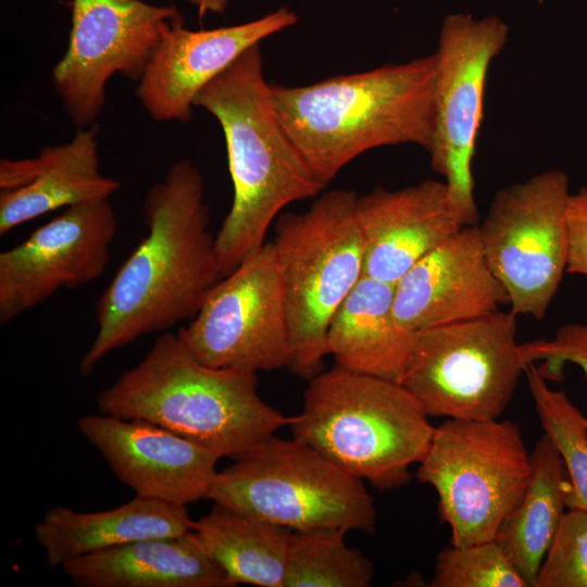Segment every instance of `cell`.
<instances>
[{
    "label": "cell",
    "mask_w": 587,
    "mask_h": 587,
    "mask_svg": "<svg viewBox=\"0 0 587 587\" xmlns=\"http://www.w3.org/2000/svg\"><path fill=\"white\" fill-rule=\"evenodd\" d=\"M203 193V176L187 159L147 191V234L97 301V333L78 363L83 376L141 336L190 321L223 278Z\"/></svg>",
    "instance_id": "cell-1"
},
{
    "label": "cell",
    "mask_w": 587,
    "mask_h": 587,
    "mask_svg": "<svg viewBox=\"0 0 587 587\" xmlns=\"http://www.w3.org/2000/svg\"><path fill=\"white\" fill-rule=\"evenodd\" d=\"M435 53L401 64L288 87L270 84L274 109L326 187L353 159L378 147L429 150L435 132Z\"/></svg>",
    "instance_id": "cell-2"
},
{
    "label": "cell",
    "mask_w": 587,
    "mask_h": 587,
    "mask_svg": "<svg viewBox=\"0 0 587 587\" xmlns=\"http://www.w3.org/2000/svg\"><path fill=\"white\" fill-rule=\"evenodd\" d=\"M224 134L234 198L215 236L223 277L262 247L288 204L317 196L316 178L284 128L262 70L260 45L243 52L196 97Z\"/></svg>",
    "instance_id": "cell-3"
},
{
    "label": "cell",
    "mask_w": 587,
    "mask_h": 587,
    "mask_svg": "<svg viewBox=\"0 0 587 587\" xmlns=\"http://www.w3.org/2000/svg\"><path fill=\"white\" fill-rule=\"evenodd\" d=\"M257 386V373L209 366L178 330H167L96 403L100 413L147 421L237 459L292 421L267 404Z\"/></svg>",
    "instance_id": "cell-4"
},
{
    "label": "cell",
    "mask_w": 587,
    "mask_h": 587,
    "mask_svg": "<svg viewBox=\"0 0 587 587\" xmlns=\"http://www.w3.org/2000/svg\"><path fill=\"white\" fill-rule=\"evenodd\" d=\"M309 380L292 436L378 489L405 485L435 430L420 402L396 382L337 365Z\"/></svg>",
    "instance_id": "cell-5"
},
{
    "label": "cell",
    "mask_w": 587,
    "mask_h": 587,
    "mask_svg": "<svg viewBox=\"0 0 587 587\" xmlns=\"http://www.w3.org/2000/svg\"><path fill=\"white\" fill-rule=\"evenodd\" d=\"M357 198L352 190H330L307 211L276 221L272 243L285 294L288 369L302 378L322 372L329 322L364 275Z\"/></svg>",
    "instance_id": "cell-6"
},
{
    "label": "cell",
    "mask_w": 587,
    "mask_h": 587,
    "mask_svg": "<svg viewBox=\"0 0 587 587\" xmlns=\"http://www.w3.org/2000/svg\"><path fill=\"white\" fill-rule=\"evenodd\" d=\"M218 471L214 504L290 529L373 532L374 501L363 479L313 447L274 436Z\"/></svg>",
    "instance_id": "cell-7"
},
{
    "label": "cell",
    "mask_w": 587,
    "mask_h": 587,
    "mask_svg": "<svg viewBox=\"0 0 587 587\" xmlns=\"http://www.w3.org/2000/svg\"><path fill=\"white\" fill-rule=\"evenodd\" d=\"M530 473L532 452L516 423L446 419L435 427L416 477L436 490L450 544L466 546L494 540Z\"/></svg>",
    "instance_id": "cell-8"
},
{
    "label": "cell",
    "mask_w": 587,
    "mask_h": 587,
    "mask_svg": "<svg viewBox=\"0 0 587 587\" xmlns=\"http://www.w3.org/2000/svg\"><path fill=\"white\" fill-rule=\"evenodd\" d=\"M516 333V315L501 310L415 332L398 384L428 416L499 419L526 367Z\"/></svg>",
    "instance_id": "cell-9"
},
{
    "label": "cell",
    "mask_w": 587,
    "mask_h": 587,
    "mask_svg": "<svg viewBox=\"0 0 587 587\" xmlns=\"http://www.w3.org/2000/svg\"><path fill=\"white\" fill-rule=\"evenodd\" d=\"M570 195L566 173L546 171L500 189L477 225L515 315L544 319L566 273Z\"/></svg>",
    "instance_id": "cell-10"
},
{
    "label": "cell",
    "mask_w": 587,
    "mask_h": 587,
    "mask_svg": "<svg viewBox=\"0 0 587 587\" xmlns=\"http://www.w3.org/2000/svg\"><path fill=\"white\" fill-rule=\"evenodd\" d=\"M509 28L497 16L450 14L442 22L436 58L432 168L445 178L452 211L464 226L477 225L472 161L483 120L491 61Z\"/></svg>",
    "instance_id": "cell-11"
},
{
    "label": "cell",
    "mask_w": 587,
    "mask_h": 587,
    "mask_svg": "<svg viewBox=\"0 0 587 587\" xmlns=\"http://www.w3.org/2000/svg\"><path fill=\"white\" fill-rule=\"evenodd\" d=\"M178 333L212 367L251 373L288 367V319L272 241L224 276Z\"/></svg>",
    "instance_id": "cell-12"
},
{
    "label": "cell",
    "mask_w": 587,
    "mask_h": 587,
    "mask_svg": "<svg viewBox=\"0 0 587 587\" xmlns=\"http://www.w3.org/2000/svg\"><path fill=\"white\" fill-rule=\"evenodd\" d=\"M179 18L175 7L141 0H72L68 43L52 70V83L78 129L95 125L113 75L141 78L164 34Z\"/></svg>",
    "instance_id": "cell-13"
},
{
    "label": "cell",
    "mask_w": 587,
    "mask_h": 587,
    "mask_svg": "<svg viewBox=\"0 0 587 587\" xmlns=\"http://www.w3.org/2000/svg\"><path fill=\"white\" fill-rule=\"evenodd\" d=\"M117 220L109 200L71 205L0 253V323L36 308L62 288L102 276Z\"/></svg>",
    "instance_id": "cell-14"
},
{
    "label": "cell",
    "mask_w": 587,
    "mask_h": 587,
    "mask_svg": "<svg viewBox=\"0 0 587 587\" xmlns=\"http://www.w3.org/2000/svg\"><path fill=\"white\" fill-rule=\"evenodd\" d=\"M77 428L135 496L185 507L208 499L218 473L215 452L141 420L89 414Z\"/></svg>",
    "instance_id": "cell-15"
},
{
    "label": "cell",
    "mask_w": 587,
    "mask_h": 587,
    "mask_svg": "<svg viewBox=\"0 0 587 587\" xmlns=\"http://www.w3.org/2000/svg\"><path fill=\"white\" fill-rule=\"evenodd\" d=\"M297 22L285 7L258 20L192 30L175 21L138 80L136 96L158 122H187L198 93L253 46Z\"/></svg>",
    "instance_id": "cell-16"
},
{
    "label": "cell",
    "mask_w": 587,
    "mask_h": 587,
    "mask_svg": "<svg viewBox=\"0 0 587 587\" xmlns=\"http://www.w3.org/2000/svg\"><path fill=\"white\" fill-rule=\"evenodd\" d=\"M509 302L474 225L464 226L404 273L395 284L394 313L402 328L415 333L483 316Z\"/></svg>",
    "instance_id": "cell-17"
},
{
    "label": "cell",
    "mask_w": 587,
    "mask_h": 587,
    "mask_svg": "<svg viewBox=\"0 0 587 587\" xmlns=\"http://www.w3.org/2000/svg\"><path fill=\"white\" fill-rule=\"evenodd\" d=\"M364 274L396 284L412 265L464 225L445 182L426 179L398 190L376 188L357 198Z\"/></svg>",
    "instance_id": "cell-18"
},
{
    "label": "cell",
    "mask_w": 587,
    "mask_h": 587,
    "mask_svg": "<svg viewBox=\"0 0 587 587\" xmlns=\"http://www.w3.org/2000/svg\"><path fill=\"white\" fill-rule=\"evenodd\" d=\"M98 127L29 159L0 162V236L60 208L109 200L121 183L100 172Z\"/></svg>",
    "instance_id": "cell-19"
},
{
    "label": "cell",
    "mask_w": 587,
    "mask_h": 587,
    "mask_svg": "<svg viewBox=\"0 0 587 587\" xmlns=\"http://www.w3.org/2000/svg\"><path fill=\"white\" fill-rule=\"evenodd\" d=\"M187 507L135 496L118 507L80 512L58 505L47 511L34 528L35 539L49 566L66 563L125 544L177 536L192 530Z\"/></svg>",
    "instance_id": "cell-20"
},
{
    "label": "cell",
    "mask_w": 587,
    "mask_h": 587,
    "mask_svg": "<svg viewBox=\"0 0 587 587\" xmlns=\"http://www.w3.org/2000/svg\"><path fill=\"white\" fill-rule=\"evenodd\" d=\"M62 569L79 587H233L192 530L83 555Z\"/></svg>",
    "instance_id": "cell-21"
},
{
    "label": "cell",
    "mask_w": 587,
    "mask_h": 587,
    "mask_svg": "<svg viewBox=\"0 0 587 587\" xmlns=\"http://www.w3.org/2000/svg\"><path fill=\"white\" fill-rule=\"evenodd\" d=\"M395 284L363 275L333 315L326 335L336 365L398 383L414 333L394 313Z\"/></svg>",
    "instance_id": "cell-22"
},
{
    "label": "cell",
    "mask_w": 587,
    "mask_h": 587,
    "mask_svg": "<svg viewBox=\"0 0 587 587\" xmlns=\"http://www.w3.org/2000/svg\"><path fill=\"white\" fill-rule=\"evenodd\" d=\"M570 492L565 466L544 434L532 451L528 485L494 538L528 587H536L542 560L567 509Z\"/></svg>",
    "instance_id": "cell-23"
},
{
    "label": "cell",
    "mask_w": 587,
    "mask_h": 587,
    "mask_svg": "<svg viewBox=\"0 0 587 587\" xmlns=\"http://www.w3.org/2000/svg\"><path fill=\"white\" fill-rule=\"evenodd\" d=\"M192 533L233 586L284 587L292 530L213 503Z\"/></svg>",
    "instance_id": "cell-24"
},
{
    "label": "cell",
    "mask_w": 587,
    "mask_h": 587,
    "mask_svg": "<svg viewBox=\"0 0 587 587\" xmlns=\"http://www.w3.org/2000/svg\"><path fill=\"white\" fill-rule=\"evenodd\" d=\"M342 529L292 532L284 587H369L374 567Z\"/></svg>",
    "instance_id": "cell-25"
},
{
    "label": "cell",
    "mask_w": 587,
    "mask_h": 587,
    "mask_svg": "<svg viewBox=\"0 0 587 587\" xmlns=\"http://www.w3.org/2000/svg\"><path fill=\"white\" fill-rule=\"evenodd\" d=\"M524 375L545 435L567 472L571 492L566 507L587 511V417L564 391L548 385L534 363L526 365Z\"/></svg>",
    "instance_id": "cell-26"
},
{
    "label": "cell",
    "mask_w": 587,
    "mask_h": 587,
    "mask_svg": "<svg viewBox=\"0 0 587 587\" xmlns=\"http://www.w3.org/2000/svg\"><path fill=\"white\" fill-rule=\"evenodd\" d=\"M429 587H528L495 540L444 548Z\"/></svg>",
    "instance_id": "cell-27"
},
{
    "label": "cell",
    "mask_w": 587,
    "mask_h": 587,
    "mask_svg": "<svg viewBox=\"0 0 587 587\" xmlns=\"http://www.w3.org/2000/svg\"><path fill=\"white\" fill-rule=\"evenodd\" d=\"M536 587H587V511L564 512L542 560Z\"/></svg>",
    "instance_id": "cell-28"
},
{
    "label": "cell",
    "mask_w": 587,
    "mask_h": 587,
    "mask_svg": "<svg viewBox=\"0 0 587 587\" xmlns=\"http://www.w3.org/2000/svg\"><path fill=\"white\" fill-rule=\"evenodd\" d=\"M520 349L526 365L546 361L542 367L548 369L553 378L561 374L565 363L579 366L587 376V324H564L552 338L520 344Z\"/></svg>",
    "instance_id": "cell-29"
},
{
    "label": "cell",
    "mask_w": 587,
    "mask_h": 587,
    "mask_svg": "<svg viewBox=\"0 0 587 587\" xmlns=\"http://www.w3.org/2000/svg\"><path fill=\"white\" fill-rule=\"evenodd\" d=\"M566 273L587 278V186L571 193L566 210Z\"/></svg>",
    "instance_id": "cell-30"
},
{
    "label": "cell",
    "mask_w": 587,
    "mask_h": 587,
    "mask_svg": "<svg viewBox=\"0 0 587 587\" xmlns=\"http://www.w3.org/2000/svg\"><path fill=\"white\" fill-rule=\"evenodd\" d=\"M202 17L208 13H222L230 0H188Z\"/></svg>",
    "instance_id": "cell-31"
}]
</instances>
